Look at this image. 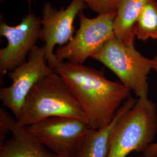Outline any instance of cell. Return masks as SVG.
<instances>
[{
	"instance_id": "cell-1",
	"label": "cell",
	"mask_w": 157,
	"mask_h": 157,
	"mask_svg": "<svg viewBox=\"0 0 157 157\" xmlns=\"http://www.w3.org/2000/svg\"><path fill=\"white\" fill-rule=\"evenodd\" d=\"M67 83L82 107L90 129L111 124L131 91L121 82L106 78L99 71L83 64L61 62L54 69Z\"/></svg>"
},
{
	"instance_id": "cell-2",
	"label": "cell",
	"mask_w": 157,
	"mask_h": 157,
	"mask_svg": "<svg viewBox=\"0 0 157 157\" xmlns=\"http://www.w3.org/2000/svg\"><path fill=\"white\" fill-rule=\"evenodd\" d=\"M54 117H72L87 122L86 114L75 95L56 72L34 86L17 120L23 126H29Z\"/></svg>"
},
{
	"instance_id": "cell-3",
	"label": "cell",
	"mask_w": 157,
	"mask_h": 157,
	"mask_svg": "<svg viewBox=\"0 0 157 157\" xmlns=\"http://www.w3.org/2000/svg\"><path fill=\"white\" fill-rule=\"evenodd\" d=\"M157 133L155 103L148 97L137 98L112 130L108 157H126L132 152L143 153L153 143Z\"/></svg>"
},
{
	"instance_id": "cell-4",
	"label": "cell",
	"mask_w": 157,
	"mask_h": 157,
	"mask_svg": "<svg viewBox=\"0 0 157 157\" xmlns=\"http://www.w3.org/2000/svg\"><path fill=\"white\" fill-rule=\"evenodd\" d=\"M92 58L115 73L138 98L148 97V76L157 67V56L148 58L136 49L135 44H125L114 36Z\"/></svg>"
},
{
	"instance_id": "cell-5",
	"label": "cell",
	"mask_w": 157,
	"mask_h": 157,
	"mask_svg": "<svg viewBox=\"0 0 157 157\" xmlns=\"http://www.w3.org/2000/svg\"><path fill=\"white\" fill-rule=\"evenodd\" d=\"M116 15L115 10L89 18L80 12L78 15L80 26L76 35L66 45L60 46L55 51L58 60L83 64L87 58H92L115 36L113 21Z\"/></svg>"
},
{
	"instance_id": "cell-6",
	"label": "cell",
	"mask_w": 157,
	"mask_h": 157,
	"mask_svg": "<svg viewBox=\"0 0 157 157\" xmlns=\"http://www.w3.org/2000/svg\"><path fill=\"white\" fill-rule=\"evenodd\" d=\"M55 71L48 65L44 45H36L26 61L9 72L11 85L0 90V100L18 119L23 104L30 91L40 81Z\"/></svg>"
},
{
	"instance_id": "cell-7",
	"label": "cell",
	"mask_w": 157,
	"mask_h": 157,
	"mask_svg": "<svg viewBox=\"0 0 157 157\" xmlns=\"http://www.w3.org/2000/svg\"><path fill=\"white\" fill-rule=\"evenodd\" d=\"M0 34L7 40L6 47L0 50V73L2 77L26 61L29 53L39 39H41V19L29 13L15 26L1 22Z\"/></svg>"
},
{
	"instance_id": "cell-8",
	"label": "cell",
	"mask_w": 157,
	"mask_h": 157,
	"mask_svg": "<svg viewBox=\"0 0 157 157\" xmlns=\"http://www.w3.org/2000/svg\"><path fill=\"white\" fill-rule=\"evenodd\" d=\"M30 133L55 154L70 157L90 129L78 118L54 117L26 126Z\"/></svg>"
},
{
	"instance_id": "cell-9",
	"label": "cell",
	"mask_w": 157,
	"mask_h": 157,
	"mask_svg": "<svg viewBox=\"0 0 157 157\" xmlns=\"http://www.w3.org/2000/svg\"><path fill=\"white\" fill-rule=\"evenodd\" d=\"M86 6L83 0H72L67 8L60 10L54 8L50 2L43 5L41 40L44 43L48 65L54 70L61 63L55 54V47L67 44L73 39L75 17Z\"/></svg>"
},
{
	"instance_id": "cell-10",
	"label": "cell",
	"mask_w": 157,
	"mask_h": 157,
	"mask_svg": "<svg viewBox=\"0 0 157 157\" xmlns=\"http://www.w3.org/2000/svg\"><path fill=\"white\" fill-rule=\"evenodd\" d=\"M0 157H61L48 150L26 126L4 109L0 110Z\"/></svg>"
},
{
	"instance_id": "cell-11",
	"label": "cell",
	"mask_w": 157,
	"mask_h": 157,
	"mask_svg": "<svg viewBox=\"0 0 157 157\" xmlns=\"http://www.w3.org/2000/svg\"><path fill=\"white\" fill-rule=\"evenodd\" d=\"M136 100L132 97L129 98L108 126L102 129H89L70 157H108L112 130L118 119L135 105Z\"/></svg>"
},
{
	"instance_id": "cell-12",
	"label": "cell",
	"mask_w": 157,
	"mask_h": 157,
	"mask_svg": "<svg viewBox=\"0 0 157 157\" xmlns=\"http://www.w3.org/2000/svg\"><path fill=\"white\" fill-rule=\"evenodd\" d=\"M150 0H119L113 21L115 37L125 44H135L134 26L143 6Z\"/></svg>"
},
{
	"instance_id": "cell-13",
	"label": "cell",
	"mask_w": 157,
	"mask_h": 157,
	"mask_svg": "<svg viewBox=\"0 0 157 157\" xmlns=\"http://www.w3.org/2000/svg\"><path fill=\"white\" fill-rule=\"evenodd\" d=\"M138 39L157 40V0H150L143 6L134 26Z\"/></svg>"
},
{
	"instance_id": "cell-14",
	"label": "cell",
	"mask_w": 157,
	"mask_h": 157,
	"mask_svg": "<svg viewBox=\"0 0 157 157\" xmlns=\"http://www.w3.org/2000/svg\"><path fill=\"white\" fill-rule=\"evenodd\" d=\"M90 10L99 14L117 10L119 0H83Z\"/></svg>"
},
{
	"instance_id": "cell-15",
	"label": "cell",
	"mask_w": 157,
	"mask_h": 157,
	"mask_svg": "<svg viewBox=\"0 0 157 157\" xmlns=\"http://www.w3.org/2000/svg\"><path fill=\"white\" fill-rule=\"evenodd\" d=\"M155 71H156L157 72V67L155 69ZM143 154L147 155L157 154V142L154 143H153L151 144L148 147V148L146 150V151L143 153Z\"/></svg>"
},
{
	"instance_id": "cell-16",
	"label": "cell",
	"mask_w": 157,
	"mask_h": 157,
	"mask_svg": "<svg viewBox=\"0 0 157 157\" xmlns=\"http://www.w3.org/2000/svg\"><path fill=\"white\" fill-rule=\"evenodd\" d=\"M138 157H157V154L151 155H147L143 154L142 155H140V156H139Z\"/></svg>"
},
{
	"instance_id": "cell-17",
	"label": "cell",
	"mask_w": 157,
	"mask_h": 157,
	"mask_svg": "<svg viewBox=\"0 0 157 157\" xmlns=\"http://www.w3.org/2000/svg\"><path fill=\"white\" fill-rule=\"evenodd\" d=\"M1 1V2H2V1H4V0H0Z\"/></svg>"
}]
</instances>
